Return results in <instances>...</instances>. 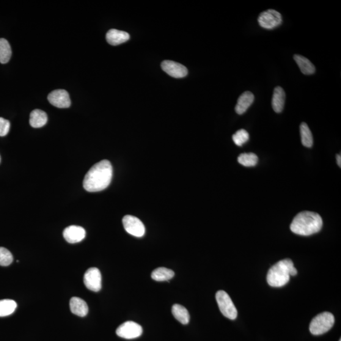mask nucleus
I'll return each instance as SVG.
<instances>
[{
    "instance_id": "obj_20",
    "label": "nucleus",
    "mask_w": 341,
    "mask_h": 341,
    "mask_svg": "<svg viewBox=\"0 0 341 341\" xmlns=\"http://www.w3.org/2000/svg\"><path fill=\"white\" fill-rule=\"evenodd\" d=\"M174 276V271L165 268L156 269L151 274L153 279L156 281H166L172 279Z\"/></svg>"
},
{
    "instance_id": "obj_29",
    "label": "nucleus",
    "mask_w": 341,
    "mask_h": 341,
    "mask_svg": "<svg viewBox=\"0 0 341 341\" xmlns=\"http://www.w3.org/2000/svg\"><path fill=\"white\" fill-rule=\"evenodd\" d=\"M0 162H1V157H0Z\"/></svg>"
},
{
    "instance_id": "obj_10",
    "label": "nucleus",
    "mask_w": 341,
    "mask_h": 341,
    "mask_svg": "<svg viewBox=\"0 0 341 341\" xmlns=\"http://www.w3.org/2000/svg\"><path fill=\"white\" fill-rule=\"evenodd\" d=\"M48 100L52 105L59 108H68L71 105L69 93L65 90H53L48 95Z\"/></svg>"
},
{
    "instance_id": "obj_23",
    "label": "nucleus",
    "mask_w": 341,
    "mask_h": 341,
    "mask_svg": "<svg viewBox=\"0 0 341 341\" xmlns=\"http://www.w3.org/2000/svg\"><path fill=\"white\" fill-rule=\"evenodd\" d=\"M300 134L302 144L306 147H312L313 144L312 134L307 123H301L300 125Z\"/></svg>"
},
{
    "instance_id": "obj_27",
    "label": "nucleus",
    "mask_w": 341,
    "mask_h": 341,
    "mask_svg": "<svg viewBox=\"0 0 341 341\" xmlns=\"http://www.w3.org/2000/svg\"><path fill=\"white\" fill-rule=\"evenodd\" d=\"M10 128V123L9 121L0 118V137L7 136L9 132Z\"/></svg>"
},
{
    "instance_id": "obj_25",
    "label": "nucleus",
    "mask_w": 341,
    "mask_h": 341,
    "mask_svg": "<svg viewBox=\"0 0 341 341\" xmlns=\"http://www.w3.org/2000/svg\"><path fill=\"white\" fill-rule=\"evenodd\" d=\"M233 140L234 142L238 146H242L244 144L248 141L249 140V134L248 131L241 129L236 132L233 136Z\"/></svg>"
},
{
    "instance_id": "obj_1",
    "label": "nucleus",
    "mask_w": 341,
    "mask_h": 341,
    "mask_svg": "<svg viewBox=\"0 0 341 341\" xmlns=\"http://www.w3.org/2000/svg\"><path fill=\"white\" fill-rule=\"evenodd\" d=\"M112 177V167L108 160L95 164L85 175L83 186L85 191L97 192L103 191L109 185Z\"/></svg>"
},
{
    "instance_id": "obj_2",
    "label": "nucleus",
    "mask_w": 341,
    "mask_h": 341,
    "mask_svg": "<svg viewBox=\"0 0 341 341\" xmlns=\"http://www.w3.org/2000/svg\"><path fill=\"white\" fill-rule=\"evenodd\" d=\"M323 225V219L318 214L304 211L297 214L293 219L290 229L296 235L310 236L320 232Z\"/></svg>"
},
{
    "instance_id": "obj_26",
    "label": "nucleus",
    "mask_w": 341,
    "mask_h": 341,
    "mask_svg": "<svg viewBox=\"0 0 341 341\" xmlns=\"http://www.w3.org/2000/svg\"><path fill=\"white\" fill-rule=\"evenodd\" d=\"M13 255L9 250L4 247H0V266H8L12 263Z\"/></svg>"
},
{
    "instance_id": "obj_30",
    "label": "nucleus",
    "mask_w": 341,
    "mask_h": 341,
    "mask_svg": "<svg viewBox=\"0 0 341 341\" xmlns=\"http://www.w3.org/2000/svg\"><path fill=\"white\" fill-rule=\"evenodd\" d=\"M339 341H341V339H340Z\"/></svg>"
},
{
    "instance_id": "obj_13",
    "label": "nucleus",
    "mask_w": 341,
    "mask_h": 341,
    "mask_svg": "<svg viewBox=\"0 0 341 341\" xmlns=\"http://www.w3.org/2000/svg\"><path fill=\"white\" fill-rule=\"evenodd\" d=\"M129 40L130 35L128 33L119 30L111 29L106 34L107 42L112 46L121 45Z\"/></svg>"
},
{
    "instance_id": "obj_12",
    "label": "nucleus",
    "mask_w": 341,
    "mask_h": 341,
    "mask_svg": "<svg viewBox=\"0 0 341 341\" xmlns=\"http://www.w3.org/2000/svg\"><path fill=\"white\" fill-rule=\"evenodd\" d=\"M65 240L70 243H79L83 240L86 232L83 228L78 225H70L65 228L63 233Z\"/></svg>"
},
{
    "instance_id": "obj_14",
    "label": "nucleus",
    "mask_w": 341,
    "mask_h": 341,
    "mask_svg": "<svg viewBox=\"0 0 341 341\" xmlns=\"http://www.w3.org/2000/svg\"><path fill=\"white\" fill-rule=\"evenodd\" d=\"M254 95L251 92L246 91L238 98L235 111L238 115H243L254 101Z\"/></svg>"
},
{
    "instance_id": "obj_15",
    "label": "nucleus",
    "mask_w": 341,
    "mask_h": 341,
    "mask_svg": "<svg viewBox=\"0 0 341 341\" xmlns=\"http://www.w3.org/2000/svg\"><path fill=\"white\" fill-rule=\"evenodd\" d=\"M70 307L71 313L74 315L84 317L89 312L86 302L78 297H73L70 301Z\"/></svg>"
},
{
    "instance_id": "obj_3",
    "label": "nucleus",
    "mask_w": 341,
    "mask_h": 341,
    "mask_svg": "<svg viewBox=\"0 0 341 341\" xmlns=\"http://www.w3.org/2000/svg\"><path fill=\"white\" fill-rule=\"evenodd\" d=\"M297 273L293 261L287 258L279 261L269 269L267 280L272 287H282L290 281V276H295Z\"/></svg>"
},
{
    "instance_id": "obj_5",
    "label": "nucleus",
    "mask_w": 341,
    "mask_h": 341,
    "mask_svg": "<svg viewBox=\"0 0 341 341\" xmlns=\"http://www.w3.org/2000/svg\"><path fill=\"white\" fill-rule=\"evenodd\" d=\"M216 298L222 315L231 320H235L237 317L238 311L229 295L224 291H219Z\"/></svg>"
},
{
    "instance_id": "obj_18",
    "label": "nucleus",
    "mask_w": 341,
    "mask_h": 341,
    "mask_svg": "<svg viewBox=\"0 0 341 341\" xmlns=\"http://www.w3.org/2000/svg\"><path fill=\"white\" fill-rule=\"evenodd\" d=\"M293 59L298 65L301 72L305 75H312L315 73V66L307 58L301 56V55L295 54L294 55Z\"/></svg>"
},
{
    "instance_id": "obj_8",
    "label": "nucleus",
    "mask_w": 341,
    "mask_h": 341,
    "mask_svg": "<svg viewBox=\"0 0 341 341\" xmlns=\"http://www.w3.org/2000/svg\"><path fill=\"white\" fill-rule=\"evenodd\" d=\"M123 224L126 232L136 237H142L145 235V228L142 222L136 217L127 215L123 217Z\"/></svg>"
},
{
    "instance_id": "obj_28",
    "label": "nucleus",
    "mask_w": 341,
    "mask_h": 341,
    "mask_svg": "<svg viewBox=\"0 0 341 341\" xmlns=\"http://www.w3.org/2000/svg\"><path fill=\"white\" fill-rule=\"evenodd\" d=\"M337 163L338 166H339L340 167H341V157H340V155H337Z\"/></svg>"
},
{
    "instance_id": "obj_11",
    "label": "nucleus",
    "mask_w": 341,
    "mask_h": 341,
    "mask_svg": "<svg viewBox=\"0 0 341 341\" xmlns=\"http://www.w3.org/2000/svg\"><path fill=\"white\" fill-rule=\"evenodd\" d=\"M161 68L165 72L176 79L185 78L188 74V70L185 66L170 60L162 62Z\"/></svg>"
},
{
    "instance_id": "obj_4",
    "label": "nucleus",
    "mask_w": 341,
    "mask_h": 341,
    "mask_svg": "<svg viewBox=\"0 0 341 341\" xmlns=\"http://www.w3.org/2000/svg\"><path fill=\"white\" fill-rule=\"evenodd\" d=\"M334 323V316L331 313H321L312 319L310 324V331L313 335H323L331 329Z\"/></svg>"
},
{
    "instance_id": "obj_22",
    "label": "nucleus",
    "mask_w": 341,
    "mask_h": 341,
    "mask_svg": "<svg viewBox=\"0 0 341 341\" xmlns=\"http://www.w3.org/2000/svg\"><path fill=\"white\" fill-rule=\"evenodd\" d=\"M17 307L16 302L12 299H2L0 300V317L12 314Z\"/></svg>"
},
{
    "instance_id": "obj_16",
    "label": "nucleus",
    "mask_w": 341,
    "mask_h": 341,
    "mask_svg": "<svg viewBox=\"0 0 341 341\" xmlns=\"http://www.w3.org/2000/svg\"><path fill=\"white\" fill-rule=\"evenodd\" d=\"M286 100V93L281 87L275 88L272 96V106L274 111L277 113L281 112L284 109Z\"/></svg>"
},
{
    "instance_id": "obj_24",
    "label": "nucleus",
    "mask_w": 341,
    "mask_h": 341,
    "mask_svg": "<svg viewBox=\"0 0 341 341\" xmlns=\"http://www.w3.org/2000/svg\"><path fill=\"white\" fill-rule=\"evenodd\" d=\"M258 161V157L254 153L241 154L238 158V163L246 167L256 166Z\"/></svg>"
},
{
    "instance_id": "obj_17",
    "label": "nucleus",
    "mask_w": 341,
    "mask_h": 341,
    "mask_svg": "<svg viewBox=\"0 0 341 341\" xmlns=\"http://www.w3.org/2000/svg\"><path fill=\"white\" fill-rule=\"evenodd\" d=\"M48 122V116L45 111L41 109H34L30 115L29 123L33 128L43 127Z\"/></svg>"
},
{
    "instance_id": "obj_19",
    "label": "nucleus",
    "mask_w": 341,
    "mask_h": 341,
    "mask_svg": "<svg viewBox=\"0 0 341 341\" xmlns=\"http://www.w3.org/2000/svg\"><path fill=\"white\" fill-rule=\"evenodd\" d=\"M172 313L175 318L181 324L186 325L189 323L190 317L188 310L182 305L175 304L172 307Z\"/></svg>"
},
{
    "instance_id": "obj_21",
    "label": "nucleus",
    "mask_w": 341,
    "mask_h": 341,
    "mask_svg": "<svg viewBox=\"0 0 341 341\" xmlns=\"http://www.w3.org/2000/svg\"><path fill=\"white\" fill-rule=\"evenodd\" d=\"M12 56V49L9 43L4 38H0V63L5 64Z\"/></svg>"
},
{
    "instance_id": "obj_6",
    "label": "nucleus",
    "mask_w": 341,
    "mask_h": 341,
    "mask_svg": "<svg viewBox=\"0 0 341 341\" xmlns=\"http://www.w3.org/2000/svg\"><path fill=\"white\" fill-rule=\"evenodd\" d=\"M258 23L262 28L273 29L282 24V16L277 11L269 9L260 13Z\"/></svg>"
},
{
    "instance_id": "obj_7",
    "label": "nucleus",
    "mask_w": 341,
    "mask_h": 341,
    "mask_svg": "<svg viewBox=\"0 0 341 341\" xmlns=\"http://www.w3.org/2000/svg\"><path fill=\"white\" fill-rule=\"evenodd\" d=\"M118 336L126 339H136L142 334V327L132 321H126L117 329Z\"/></svg>"
},
{
    "instance_id": "obj_9",
    "label": "nucleus",
    "mask_w": 341,
    "mask_h": 341,
    "mask_svg": "<svg viewBox=\"0 0 341 341\" xmlns=\"http://www.w3.org/2000/svg\"><path fill=\"white\" fill-rule=\"evenodd\" d=\"M85 287L93 292H98L102 287V277L100 271L98 268H91L85 272L84 276Z\"/></svg>"
}]
</instances>
